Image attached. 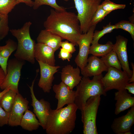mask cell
<instances>
[{
  "label": "cell",
  "instance_id": "obj_24",
  "mask_svg": "<svg viewBox=\"0 0 134 134\" xmlns=\"http://www.w3.org/2000/svg\"><path fill=\"white\" fill-rule=\"evenodd\" d=\"M108 68L113 67L121 70L122 67L116 53L112 50L100 58Z\"/></svg>",
  "mask_w": 134,
  "mask_h": 134
},
{
  "label": "cell",
  "instance_id": "obj_39",
  "mask_svg": "<svg viewBox=\"0 0 134 134\" xmlns=\"http://www.w3.org/2000/svg\"><path fill=\"white\" fill-rule=\"evenodd\" d=\"M5 76L3 70L1 67H0V87L4 80Z\"/></svg>",
  "mask_w": 134,
  "mask_h": 134
},
{
  "label": "cell",
  "instance_id": "obj_6",
  "mask_svg": "<svg viewBox=\"0 0 134 134\" xmlns=\"http://www.w3.org/2000/svg\"><path fill=\"white\" fill-rule=\"evenodd\" d=\"M100 96L97 95L89 98L81 110L84 134H98L96 119L101 100Z\"/></svg>",
  "mask_w": 134,
  "mask_h": 134
},
{
  "label": "cell",
  "instance_id": "obj_2",
  "mask_svg": "<svg viewBox=\"0 0 134 134\" xmlns=\"http://www.w3.org/2000/svg\"><path fill=\"white\" fill-rule=\"evenodd\" d=\"M77 107L74 103L49 111L45 130L47 134H69L75 127Z\"/></svg>",
  "mask_w": 134,
  "mask_h": 134
},
{
  "label": "cell",
  "instance_id": "obj_23",
  "mask_svg": "<svg viewBox=\"0 0 134 134\" xmlns=\"http://www.w3.org/2000/svg\"><path fill=\"white\" fill-rule=\"evenodd\" d=\"M17 93L10 89L0 100V105L6 111L9 113L14 103Z\"/></svg>",
  "mask_w": 134,
  "mask_h": 134
},
{
  "label": "cell",
  "instance_id": "obj_27",
  "mask_svg": "<svg viewBox=\"0 0 134 134\" xmlns=\"http://www.w3.org/2000/svg\"><path fill=\"white\" fill-rule=\"evenodd\" d=\"M43 5L49 6L54 9L59 11L66 10L65 7L60 6L57 4L56 0H34L33 7L34 9L36 10Z\"/></svg>",
  "mask_w": 134,
  "mask_h": 134
},
{
  "label": "cell",
  "instance_id": "obj_41",
  "mask_svg": "<svg viewBox=\"0 0 134 134\" xmlns=\"http://www.w3.org/2000/svg\"><path fill=\"white\" fill-rule=\"evenodd\" d=\"M10 88H6L0 92V100L3 95L10 89Z\"/></svg>",
  "mask_w": 134,
  "mask_h": 134
},
{
  "label": "cell",
  "instance_id": "obj_37",
  "mask_svg": "<svg viewBox=\"0 0 134 134\" xmlns=\"http://www.w3.org/2000/svg\"><path fill=\"white\" fill-rule=\"evenodd\" d=\"M124 89L127 90L129 93L134 95V82L127 83L125 86Z\"/></svg>",
  "mask_w": 134,
  "mask_h": 134
},
{
  "label": "cell",
  "instance_id": "obj_8",
  "mask_svg": "<svg viewBox=\"0 0 134 134\" xmlns=\"http://www.w3.org/2000/svg\"><path fill=\"white\" fill-rule=\"evenodd\" d=\"M107 73L102 78L104 90L106 92L113 89H124L130 78L123 71L113 67L108 68Z\"/></svg>",
  "mask_w": 134,
  "mask_h": 134
},
{
  "label": "cell",
  "instance_id": "obj_16",
  "mask_svg": "<svg viewBox=\"0 0 134 134\" xmlns=\"http://www.w3.org/2000/svg\"><path fill=\"white\" fill-rule=\"evenodd\" d=\"M108 68L100 58L92 55L88 58L86 65L81 70L83 76L89 77L107 72Z\"/></svg>",
  "mask_w": 134,
  "mask_h": 134
},
{
  "label": "cell",
  "instance_id": "obj_9",
  "mask_svg": "<svg viewBox=\"0 0 134 134\" xmlns=\"http://www.w3.org/2000/svg\"><path fill=\"white\" fill-rule=\"evenodd\" d=\"M96 26V25L91 26L86 33L82 34L77 42L79 51L74 61L77 67L80 70L82 69L87 63L90 44L93 39Z\"/></svg>",
  "mask_w": 134,
  "mask_h": 134
},
{
  "label": "cell",
  "instance_id": "obj_22",
  "mask_svg": "<svg viewBox=\"0 0 134 134\" xmlns=\"http://www.w3.org/2000/svg\"><path fill=\"white\" fill-rule=\"evenodd\" d=\"M113 44L109 41L105 44H100L98 42L92 44L90 46L89 54L98 57H102L112 50Z\"/></svg>",
  "mask_w": 134,
  "mask_h": 134
},
{
  "label": "cell",
  "instance_id": "obj_33",
  "mask_svg": "<svg viewBox=\"0 0 134 134\" xmlns=\"http://www.w3.org/2000/svg\"><path fill=\"white\" fill-rule=\"evenodd\" d=\"M9 113L5 111L0 105V127L8 124Z\"/></svg>",
  "mask_w": 134,
  "mask_h": 134
},
{
  "label": "cell",
  "instance_id": "obj_3",
  "mask_svg": "<svg viewBox=\"0 0 134 134\" xmlns=\"http://www.w3.org/2000/svg\"><path fill=\"white\" fill-rule=\"evenodd\" d=\"M32 24V23L29 21L25 23L21 28L12 29L10 31L18 41L17 48L14 54L15 58L34 64L35 62L34 51L35 43L30 34Z\"/></svg>",
  "mask_w": 134,
  "mask_h": 134
},
{
  "label": "cell",
  "instance_id": "obj_17",
  "mask_svg": "<svg viewBox=\"0 0 134 134\" xmlns=\"http://www.w3.org/2000/svg\"><path fill=\"white\" fill-rule=\"evenodd\" d=\"M80 72V69L78 67L74 68L71 65H67L62 69L61 73L62 81L72 90L81 80Z\"/></svg>",
  "mask_w": 134,
  "mask_h": 134
},
{
  "label": "cell",
  "instance_id": "obj_29",
  "mask_svg": "<svg viewBox=\"0 0 134 134\" xmlns=\"http://www.w3.org/2000/svg\"><path fill=\"white\" fill-rule=\"evenodd\" d=\"M10 30L8 15L0 14V41L7 35Z\"/></svg>",
  "mask_w": 134,
  "mask_h": 134
},
{
  "label": "cell",
  "instance_id": "obj_25",
  "mask_svg": "<svg viewBox=\"0 0 134 134\" xmlns=\"http://www.w3.org/2000/svg\"><path fill=\"white\" fill-rule=\"evenodd\" d=\"M17 44L11 39H9L6 42V44L3 46L0 45V55L2 57L9 58L11 54L16 50Z\"/></svg>",
  "mask_w": 134,
  "mask_h": 134
},
{
  "label": "cell",
  "instance_id": "obj_32",
  "mask_svg": "<svg viewBox=\"0 0 134 134\" xmlns=\"http://www.w3.org/2000/svg\"><path fill=\"white\" fill-rule=\"evenodd\" d=\"M100 6L104 10L110 13L115 10L124 9L126 6L125 4H117L110 0H105Z\"/></svg>",
  "mask_w": 134,
  "mask_h": 134
},
{
  "label": "cell",
  "instance_id": "obj_28",
  "mask_svg": "<svg viewBox=\"0 0 134 134\" xmlns=\"http://www.w3.org/2000/svg\"><path fill=\"white\" fill-rule=\"evenodd\" d=\"M115 29H116L115 25H112L110 22L106 26H103L102 30L94 31L91 44L98 43L99 40L105 34L111 32Z\"/></svg>",
  "mask_w": 134,
  "mask_h": 134
},
{
  "label": "cell",
  "instance_id": "obj_26",
  "mask_svg": "<svg viewBox=\"0 0 134 134\" xmlns=\"http://www.w3.org/2000/svg\"><path fill=\"white\" fill-rule=\"evenodd\" d=\"M19 3L17 0H0V14L8 15Z\"/></svg>",
  "mask_w": 134,
  "mask_h": 134
},
{
  "label": "cell",
  "instance_id": "obj_40",
  "mask_svg": "<svg viewBox=\"0 0 134 134\" xmlns=\"http://www.w3.org/2000/svg\"><path fill=\"white\" fill-rule=\"evenodd\" d=\"M131 64L133 69V73L132 76L130 78L129 80L128 81V82L129 83L134 82V65L133 63H131Z\"/></svg>",
  "mask_w": 134,
  "mask_h": 134
},
{
  "label": "cell",
  "instance_id": "obj_30",
  "mask_svg": "<svg viewBox=\"0 0 134 134\" xmlns=\"http://www.w3.org/2000/svg\"><path fill=\"white\" fill-rule=\"evenodd\" d=\"M116 29H121L128 32L134 40V24L130 21L122 20L115 24Z\"/></svg>",
  "mask_w": 134,
  "mask_h": 134
},
{
  "label": "cell",
  "instance_id": "obj_34",
  "mask_svg": "<svg viewBox=\"0 0 134 134\" xmlns=\"http://www.w3.org/2000/svg\"><path fill=\"white\" fill-rule=\"evenodd\" d=\"M75 45L71 42H69L68 40L62 41L60 44V47L62 48L69 52L72 54L76 51Z\"/></svg>",
  "mask_w": 134,
  "mask_h": 134
},
{
  "label": "cell",
  "instance_id": "obj_5",
  "mask_svg": "<svg viewBox=\"0 0 134 134\" xmlns=\"http://www.w3.org/2000/svg\"><path fill=\"white\" fill-rule=\"evenodd\" d=\"M73 0L78 13L81 31L82 34L86 33L91 27L92 18L102 0Z\"/></svg>",
  "mask_w": 134,
  "mask_h": 134
},
{
  "label": "cell",
  "instance_id": "obj_21",
  "mask_svg": "<svg viewBox=\"0 0 134 134\" xmlns=\"http://www.w3.org/2000/svg\"><path fill=\"white\" fill-rule=\"evenodd\" d=\"M20 126L24 130L32 131L37 129L40 124L35 114L28 109L22 118Z\"/></svg>",
  "mask_w": 134,
  "mask_h": 134
},
{
  "label": "cell",
  "instance_id": "obj_11",
  "mask_svg": "<svg viewBox=\"0 0 134 134\" xmlns=\"http://www.w3.org/2000/svg\"><path fill=\"white\" fill-rule=\"evenodd\" d=\"M29 101L19 93H17L12 109L9 112L8 125L14 127L20 125L25 111L29 108Z\"/></svg>",
  "mask_w": 134,
  "mask_h": 134
},
{
  "label": "cell",
  "instance_id": "obj_13",
  "mask_svg": "<svg viewBox=\"0 0 134 134\" xmlns=\"http://www.w3.org/2000/svg\"><path fill=\"white\" fill-rule=\"evenodd\" d=\"M128 40L120 35L116 37V41L113 44L112 50L116 53L123 71L130 78L133 71L130 69L128 59L127 44Z\"/></svg>",
  "mask_w": 134,
  "mask_h": 134
},
{
  "label": "cell",
  "instance_id": "obj_1",
  "mask_svg": "<svg viewBox=\"0 0 134 134\" xmlns=\"http://www.w3.org/2000/svg\"><path fill=\"white\" fill-rule=\"evenodd\" d=\"M43 26L47 31L78 46L77 42L82 34L77 15L74 13L51 9Z\"/></svg>",
  "mask_w": 134,
  "mask_h": 134
},
{
  "label": "cell",
  "instance_id": "obj_38",
  "mask_svg": "<svg viewBox=\"0 0 134 134\" xmlns=\"http://www.w3.org/2000/svg\"><path fill=\"white\" fill-rule=\"evenodd\" d=\"M19 3H23L26 5L30 6L33 7L34 4V1L32 0H17Z\"/></svg>",
  "mask_w": 134,
  "mask_h": 134
},
{
  "label": "cell",
  "instance_id": "obj_36",
  "mask_svg": "<svg viewBox=\"0 0 134 134\" xmlns=\"http://www.w3.org/2000/svg\"><path fill=\"white\" fill-rule=\"evenodd\" d=\"M8 58L3 57L0 55V66L6 75L7 74V67Z\"/></svg>",
  "mask_w": 134,
  "mask_h": 134
},
{
  "label": "cell",
  "instance_id": "obj_20",
  "mask_svg": "<svg viewBox=\"0 0 134 134\" xmlns=\"http://www.w3.org/2000/svg\"><path fill=\"white\" fill-rule=\"evenodd\" d=\"M63 39L59 35L45 29L41 31L36 38L37 43L45 44L55 52L60 47Z\"/></svg>",
  "mask_w": 134,
  "mask_h": 134
},
{
  "label": "cell",
  "instance_id": "obj_10",
  "mask_svg": "<svg viewBox=\"0 0 134 134\" xmlns=\"http://www.w3.org/2000/svg\"><path fill=\"white\" fill-rule=\"evenodd\" d=\"M39 69L36 70V75L33 80L32 85L29 86L32 98V105L34 113L37 118L41 126L45 130L47 119L51 108L50 103L42 99L38 100L36 98L34 91V86L35 79L38 75Z\"/></svg>",
  "mask_w": 134,
  "mask_h": 134
},
{
  "label": "cell",
  "instance_id": "obj_35",
  "mask_svg": "<svg viewBox=\"0 0 134 134\" xmlns=\"http://www.w3.org/2000/svg\"><path fill=\"white\" fill-rule=\"evenodd\" d=\"M72 56L71 53L67 51L63 48L60 49V51L58 55V58L63 60H67L69 62Z\"/></svg>",
  "mask_w": 134,
  "mask_h": 134
},
{
  "label": "cell",
  "instance_id": "obj_7",
  "mask_svg": "<svg viewBox=\"0 0 134 134\" xmlns=\"http://www.w3.org/2000/svg\"><path fill=\"white\" fill-rule=\"evenodd\" d=\"M25 61L19 60L15 58L8 61L7 67V74L4 80L0 87L3 90L10 88L19 93L18 85L21 75V71Z\"/></svg>",
  "mask_w": 134,
  "mask_h": 134
},
{
  "label": "cell",
  "instance_id": "obj_18",
  "mask_svg": "<svg viewBox=\"0 0 134 134\" xmlns=\"http://www.w3.org/2000/svg\"><path fill=\"white\" fill-rule=\"evenodd\" d=\"M55 52L52 48L45 44L35 43L34 58L37 61H41L51 66H55Z\"/></svg>",
  "mask_w": 134,
  "mask_h": 134
},
{
  "label": "cell",
  "instance_id": "obj_19",
  "mask_svg": "<svg viewBox=\"0 0 134 134\" xmlns=\"http://www.w3.org/2000/svg\"><path fill=\"white\" fill-rule=\"evenodd\" d=\"M114 99L116 101L114 111L116 115L134 106V97L125 89L115 92Z\"/></svg>",
  "mask_w": 134,
  "mask_h": 134
},
{
  "label": "cell",
  "instance_id": "obj_15",
  "mask_svg": "<svg viewBox=\"0 0 134 134\" xmlns=\"http://www.w3.org/2000/svg\"><path fill=\"white\" fill-rule=\"evenodd\" d=\"M134 123V106L131 107L125 115L115 118L111 126L114 133L125 134L130 131Z\"/></svg>",
  "mask_w": 134,
  "mask_h": 134
},
{
  "label": "cell",
  "instance_id": "obj_14",
  "mask_svg": "<svg viewBox=\"0 0 134 134\" xmlns=\"http://www.w3.org/2000/svg\"><path fill=\"white\" fill-rule=\"evenodd\" d=\"M53 89L55 94V98L58 100L56 109L63 107L66 104L74 103L75 91L70 89L62 81L59 84L54 85L53 86Z\"/></svg>",
  "mask_w": 134,
  "mask_h": 134
},
{
  "label": "cell",
  "instance_id": "obj_4",
  "mask_svg": "<svg viewBox=\"0 0 134 134\" xmlns=\"http://www.w3.org/2000/svg\"><path fill=\"white\" fill-rule=\"evenodd\" d=\"M102 74L94 76L92 79L83 76L76 86L74 103L81 110L89 98L97 95H106L102 81Z\"/></svg>",
  "mask_w": 134,
  "mask_h": 134
},
{
  "label": "cell",
  "instance_id": "obj_31",
  "mask_svg": "<svg viewBox=\"0 0 134 134\" xmlns=\"http://www.w3.org/2000/svg\"><path fill=\"white\" fill-rule=\"evenodd\" d=\"M110 13L104 10L99 5L94 14L91 22V26L96 25L99 22H101L105 17Z\"/></svg>",
  "mask_w": 134,
  "mask_h": 134
},
{
  "label": "cell",
  "instance_id": "obj_12",
  "mask_svg": "<svg viewBox=\"0 0 134 134\" xmlns=\"http://www.w3.org/2000/svg\"><path fill=\"white\" fill-rule=\"evenodd\" d=\"M40 70V77L38 85L45 93H49L52 88L54 79V74L58 72L59 66H52L37 61Z\"/></svg>",
  "mask_w": 134,
  "mask_h": 134
}]
</instances>
